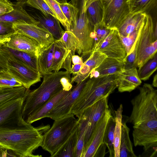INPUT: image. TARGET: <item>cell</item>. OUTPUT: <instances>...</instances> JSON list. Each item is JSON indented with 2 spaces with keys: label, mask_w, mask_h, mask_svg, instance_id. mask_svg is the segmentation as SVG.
<instances>
[{
  "label": "cell",
  "mask_w": 157,
  "mask_h": 157,
  "mask_svg": "<svg viewBox=\"0 0 157 157\" xmlns=\"http://www.w3.org/2000/svg\"><path fill=\"white\" fill-rule=\"evenodd\" d=\"M55 14L57 18L62 24L66 31H70V26L63 15L58 3L55 0H44Z\"/></svg>",
  "instance_id": "f35d334b"
},
{
  "label": "cell",
  "mask_w": 157,
  "mask_h": 157,
  "mask_svg": "<svg viewBox=\"0 0 157 157\" xmlns=\"http://www.w3.org/2000/svg\"><path fill=\"white\" fill-rule=\"evenodd\" d=\"M10 35H0V44H4L7 42L8 40L9 36Z\"/></svg>",
  "instance_id": "db71d44e"
},
{
  "label": "cell",
  "mask_w": 157,
  "mask_h": 157,
  "mask_svg": "<svg viewBox=\"0 0 157 157\" xmlns=\"http://www.w3.org/2000/svg\"><path fill=\"white\" fill-rule=\"evenodd\" d=\"M129 128L125 122L121 123V133L120 141L119 157H136L130 139Z\"/></svg>",
  "instance_id": "484cf974"
},
{
  "label": "cell",
  "mask_w": 157,
  "mask_h": 157,
  "mask_svg": "<svg viewBox=\"0 0 157 157\" xmlns=\"http://www.w3.org/2000/svg\"><path fill=\"white\" fill-rule=\"evenodd\" d=\"M79 132L76 146L75 157H82L85 146L86 122L81 117L78 118Z\"/></svg>",
  "instance_id": "d590c367"
},
{
  "label": "cell",
  "mask_w": 157,
  "mask_h": 157,
  "mask_svg": "<svg viewBox=\"0 0 157 157\" xmlns=\"http://www.w3.org/2000/svg\"><path fill=\"white\" fill-rule=\"evenodd\" d=\"M83 64H73L72 65L71 69V74H72L73 76L76 75L79 72Z\"/></svg>",
  "instance_id": "681fc988"
},
{
  "label": "cell",
  "mask_w": 157,
  "mask_h": 157,
  "mask_svg": "<svg viewBox=\"0 0 157 157\" xmlns=\"http://www.w3.org/2000/svg\"><path fill=\"white\" fill-rule=\"evenodd\" d=\"M26 89L23 86L0 88V106L10 101L23 98Z\"/></svg>",
  "instance_id": "f546056e"
},
{
  "label": "cell",
  "mask_w": 157,
  "mask_h": 157,
  "mask_svg": "<svg viewBox=\"0 0 157 157\" xmlns=\"http://www.w3.org/2000/svg\"><path fill=\"white\" fill-rule=\"evenodd\" d=\"M96 49L104 53L108 57L123 62L126 56L125 48L117 29H111L102 42Z\"/></svg>",
  "instance_id": "7c38bea8"
},
{
  "label": "cell",
  "mask_w": 157,
  "mask_h": 157,
  "mask_svg": "<svg viewBox=\"0 0 157 157\" xmlns=\"http://www.w3.org/2000/svg\"><path fill=\"white\" fill-rule=\"evenodd\" d=\"M78 132V125L53 157H75Z\"/></svg>",
  "instance_id": "4316f807"
},
{
  "label": "cell",
  "mask_w": 157,
  "mask_h": 157,
  "mask_svg": "<svg viewBox=\"0 0 157 157\" xmlns=\"http://www.w3.org/2000/svg\"><path fill=\"white\" fill-rule=\"evenodd\" d=\"M71 74L68 73L62 77L60 79L63 89L66 91L71 90L72 87V84L71 82Z\"/></svg>",
  "instance_id": "bcb514c9"
},
{
  "label": "cell",
  "mask_w": 157,
  "mask_h": 157,
  "mask_svg": "<svg viewBox=\"0 0 157 157\" xmlns=\"http://www.w3.org/2000/svg\"><path fill=\"white\" fill-rule=\"evenodd\" d=\"M0 52L7 59H9L24 64L33 70L39 71L37 57L32 54L0 44Z\"/></svg>",
  "instance_id": "e0dca14e"
},
{
  "label": "cell",
  "mask_w": 157,
  "mask_h": 157,
  "mask_svg": "<svg viewBox=\"0 0 157 157\" xmlns=\"http://www.w3.org/2000/svg\"><path fill=\"white\" fill-rule=\"evenodd\" d=\"M22 5H13V10L10 12L0 16V21L12 23H23L38 25V22L29 15L23 8Z\"/></svg>",
  "instance_id": "7402d4cb"
},
{
  "label": "cell",
  "mask_w": 157,
  "mask_h": 157,
  "mask_svg": "<svg viewBox=\"0 0 157 157\" xmlns=\"http://www.w3.org/2000/svg\"><path fill=\"white\" fill-rule=\"evenodd\" d=\"M86 0H71L70 3L77 9V13L70 31L78 39L80 45L79 55L83 58L90 55L94 45V26L89 22L86 15Z\"/></svg>",
  "instance_id": "5b68a950"
},
{
  "label": "cell",
  "mask_w": 157,
  "mask_h": 157,
  "mask_svg": "<svg viewBox=\"0 0 157 157\" xmlns=\"http://www.w3.org/2000/svg\"><path fill=\"white\" fill-rule=\"evenodd\" d=\"M109 109L97 122L85 144L82 157H94L97 150L103 142L105 130L108 120L112 116Z\"/></svg>",
  "instance_id": "8fae6325"
},
{
  "label": "cell",
  "mask_w": 157,
  "mask_h": 157,
  "mask_svg": "<svg viewBox=\"0 0 157 157\" xmlns=\"http://www.w3.org/2000/svg\"><path fill=\"white\" fill-rule=\"evenodd\" d=\"M152 85L154 87H157V75L156 74L153 77Z\"/></svg>",
  "instance_id": "11a10c76"
},
{
  "label": "cell",
  "mask_w": 157,
  "mask_h": 157,
  "mask_svg": "<svg viewBox=\"0 0 157 157\" xmlns=\"http://www.w3.org/2000/svg\"><path fill=\"white\" fill-rule=\"evenodd\" d=\"M101 0L104 9L102 21L110 29H117L130 13L128 0Z\"/></svg>",
  "instance_id": "ba28073f"
},
{
  "label": "cell",
  "mask_w": 157,
  "mask_h": 157,
  "mask_svg": "<svg viewBox=\"0 0 157 157\" xmlns=\"http://www.w3.org/2000/svg\"><path fill=\"white\" fill-rule=\"evenodd\" d=\"M7 150L0 145V157H7Z\"/></svg>",
  "instance_id": "f5cc1de1"
},
{
  "label": "cell",
  "mask_w": 157,
  "mask_h": 157,
  "mask_svg": "<svg viewBox=\"0 0 157 157\" xmlns=\"http://www.w3.org/2000/svg\"><path fill=\"white\" fill-rule=\"evenodd\" d=\"M146 13H130L117 29L119 35L126 36L138 29L143 21Z\"/></svg>",
  "instance_id": "603a6c76"
},
{
  "label": "cell",
  "mask_w": 157,
  "mask_h": 157,
  "mask_svg": "<svg viewBox=\"0 0 157 157\" xmlns=\"http://www.w3.org/2000/svg\"><path fill=\"white\" fill-rule=\"evenodd\" d=\"M115 124L114 117L112 115L108 120L103 139V142L108 148L110 157H114L113 133Z\"/></svg>",
  "instance_id": "1f68e13d"
},
{
  "label": "cell",
  "mask_w": 157,
  "mask_h": 157,
  "mask_svg": "<svg viewBox=\"0 0 157 157\" xmlns=\"http://www.w3.org/2000/svg\"><path fill=\"white\" fill-rule=\"evenodd\" d=\"M58 4L63 15L67 20L71 30V27L75 21L77 13L76 8L70 2L58 3Z\"/></svg>",
  "instance_id": "60d3db41"
},
{
  "label": "cell",
  "mask_w": 157,
  "mask_h": 157,
  "mask_svg": "<svg viewBox=\"0 0 157 157\" xmlns=\"http://www.w3.org/2000/svg\"><path fill=\"white\" fill-rule=\"evenodd\" d=\"M71 62L73 64H82L84 63L83 59L82 57L75 55L72 56Z\"/></svg>",
  "instance_id": "f907efd6"
},
{
  "label": "cell",
  "mask_w": 157,
  "mask_h": 157,
  "mask_svg": "<svg viewBox=\"0 0 157 157\" xmlns=\"http://www.w3.org/2000/svg\"><path fill=\"white\" fill-rule=\"evenodd\" d=\"M50 127L49 125L34 127L31 124L0 127V145L18 157H41L33 153L41 146L44 134Z\"/></svg>",
  "instance_id": "7a4b0ae2"
},
{
  "label": "cell",
  "mask_w": 157,
  "mask_h": 157,
  "mask_svg": "<svg viewBox=\"0 0 157 157\" xmlns=\"http://www.w3.org/2000/svg\"><path fill=\"white\" fill-rule=\"evenodd\" d=\"M26 2L31 6L40 10L43 14H50L57 18L55 14L44 0H27Z\"/></svg>",
  "instance_id": "b9f144b4"
},
{
  "label": "cell",
  "mask_w": 157,
  "mask_h": 157,
  "mask_svg": "<svg viewBox=\"0 0 157 157\" xmlns=\"http://www.w3.org/2000/svg\"><path fill=\"white\" fill-rule=\"evenodd\" d=\"M37 21L38 26L51 33L56 39L59 40L62 36L64 31L57 18L50 14H43L39 17Z\"/></svg>",
  "instance_id": "d4e9b609"
},
{
  "label": "cell",
  "mask_w": 157,
  "mask_h": 157,
  "mask_svg": "<svg viewBox=\"0 0 157 157\" xmlns=\"http://www.w3.org/2000/svg\"><path fill=\"white\" fill-rule=\"evenodd\" d=\"M107 56L98 49L94 50L84 62L79 72L71 78V83H78L89 77L91 71L98 67Z\"/></svg>",
  "instance_id": "ac0fdd59"
},
{
  "label": "cell",
  "mask_w": 157,
  "mask_h": 157,
  "mask_svg": "<svg viewBox=\"0 0 157 157\" xmlns=\"http://www.w3.org/2000/svg\"><path fill=\"white\" fill-rule=\"evenodd\" d=\"M7 61V59L0 52V67L6 68Z\"/></svg>",
  "instance_id": "816d5d0a"
},
{
  "label": "cell",
  "mask_w": 157,
  "mask_h": 157,
  "mask_svg": "<svg viewBox=\"0 0 157 157\" xmlns=\"http://www.w3.org/2000/svg\"><path fill=\"white\" fill-rule=\"evenodd\" d=\"M139 90L138 94L131 101L132 110L128 119L133 125L134 145L143 146L147 155L156 157L157 90L147 83Z\"/></svg>",
  "instance_id": "6da1fadb"
},
{
  "label": "cell",
  "mask_w": 157,
  "mask_h": 157,
  "mask_svg": "<svg viewBox=\"0 0 157 157\" xmlns=\"http://www.w3.org/2000/svg\"><path fill=\"white\" fill-rule=\"evenodd\" d=\"M0 88H1V87H0Z\"/></svg>",
  "instance_id": "91938a15"
},
{
  "label": "cell",
  "mask_w": 157,
  "mask_h": 157,
  "mask_svg": "<svg viewBox=\"0 0 157 157\" xmlns=\"http://www.w3.org/2000/svg\"><path fill=\"white\" fill-rule=\"evenodd\" d=\"M22 86L21 82L12 76L6 68L0 70V87H13Z\"/></svg>",
  "instance_id": "ab89813d"
},
{
  "label": "cell",
  "mask_w": 157,
  "mask_h": 157,
  "mask_svg": "<svg viewBox=\"0 0 157 157\" xmlns=\"http://www.w3.org/2000/svg\"><path fill=\"white\" fill-rule=\"evenodd\" d=\"M23 98L10 101L0 106V127L30 124L26 122L22 117Z\"/></svg>",
  "instance_id": "9c48e42d"
},
{
  "label": "cell",
  "mask_w": 157,
  "mask_h": 157,
  "mask_svg": "<svg viewBox=\"0 0 157 157\" xmlns=\"http://www.w3.org/2000/svg\"><path fill=\"white\" fill-rule=\"evenodd\" d=\"M75 115L70 114L54 120L52 126L44 134L41 147L53 155L78 125Z\"/></svg>",
  "instance_id": "8992f818"
},
{
  "label": "cell",
  "mask_w": 157,
  "mask_h": 157,
  "mask_svg": "<svg viewBox=\"0 0 157 157\" xmlns=\"http://www.w3.org/2000/svg\"><path fill=\"white\" fill-rule=\"evenodd\" d=\"M108 98V97H105L99 99L85 109L78 117H82L86 122L85 145L96 123L109 109Z\"/></svg>",
  "instance_id": "4fadbf2b"
},
{
  "label": "cell",
  "mask_w": 157,
  "mask_h": 157,
  "mask_svg": "<svg viewBox=\"0 0 157 157\" xmlns=\"http://www.w3.org/2000/svg\"><path fill=\"white\" fill-rule=\"evenodd\" d=\"M143 22L138 29L127 36H123L119 35L122 44L125 48L126 52V56L131 53L134 49L140 34Z\"/></svg>",
  "instance_id": "e575fe53"
},
{
  "label": "cell",
  "mask_w": 157,
  "mask_h": 157,
  "mask_svg": "<svg viewBox=\"0 0 157 157\" xmlns=\"http://www.w3.org/2000/svg\"><path fill=\"white\" fill-rule=\"evenodd\" d=\"M124 69L123 61L107 57L98 67L91 71L89 77L90 78H97L118 75Z\"/></svg>",
  "instance_id": "d6986e66"
},
{
  "label": "cell",
  "mask_w": 157,
  "mask_h": 157,
  "mask_svg": "<svg viewBox=\"0 0 157 157\" xmlns=\"http://www.w3.org/2000/svg\"><path fill=\"white\" fill-rule=\"evenodd\" d=\"M118 90L120 92H131L142 83L136 67L124 69L118 74Z\"/></svg>",
  "instance_id": "ffe728a7"
},
{
  "label": "cell",
  "mask_w": 157,
  "mask_h": 157,
  "mask_svg": "<svg viewBox=\"0 0 157 157\" xmlns=\"http://www.w3.org/2000/svg\"><path fill=\"white\" fill-rule=\"evenodd\" d=\"M54 42L52 68L53 72H57L62 69L66 57L69 52L71 51L67 49L58 40L55 39Z\"/></svg>",
  "instance_id": "f1b7e54d"
},
{
  "label": "cell",
  "mask_w": 157,
  "mask_h": 157,
  "mask_svg": "<svg viewBox=\"0 0 157 157\" xmlns=\"http://www.w3.org/2000/svg\"><path fill=\"white\" fill-rule=\"evenodd\" d=\"M57 2L59 3H67L66 0H55Z\"/></svg>",
  "instance_id": "6f0895ef"
},
{
  "label": "cell",
  "mask_w": 157,
  "mask_h": 157,
  "mask_svg": "<svg viewBox=\"0 0 157 157\" xmlns=\"http://www.w3.org/2000/svg\"><path fill=\"white\" fill-rule=\"evenodd\" d=\"M118 86V75L87 80L70 112L78 117L87 107L99 99L109 97Z\"/></svg>",
  "instance_id": "277c9868"
},
{
  "label": "cell",
  "mask_w": 157,
  "mask_h": 157,
  "mask_svg": "<svg viewBox=\"0 0 157 157\" xmlns=\"http://www.w3.org/2000/svg\"><path fill=\"white\" fill-rule=\"evenodd\" d=\"M13 26L16 33L25 35L36 41L41 49L48 47L55 39L47 31L36 25L15 23L13 24Z\"/></svg>",
  "instance_id": "5bb4252c"
},
{
  "label": "cell",
  "mask_w": 157,
  "mask_h": 157,
  "mask_svg": "<svg viewBox=\"0 0 157 157\" xmlns=\"http://www.w3.org/2000/svg\"><path fill=\"white\" fill-rule=\"evenodd\" d=\"M95 0H86V8L89 5Z\"/></svg>",
  "instance_id": "9f6ffc18"
},
{
  "label": "cell",
  "mask_w": 157,
  "mask_h": 157,
  "mask_svg": "<svg viewBox=\"0 0 157 157\" xmlns=\"http://www.w3.org/2000/svg\"><path fill=\"white\" fill-rule=\"evenodd\" d=\"M157 0H128L130 13H143L156 4Z\"/></svg>",
  "instance_id": "836d02e7"
},
{
  "label": "cell",
  "mask_w": 157,
  "mask_h": 157,
  "mask_svg": "<svg viewBox=\"0 0 157 157\" xmlns=\"http://www.w3.org/2000/svg\"><path fill=\"white\" fill-rule=\"evenodd\" d=\"M122 112L123 106L121 104L115 111V117H114L115 123L113 133L114 157H119Z\"/></svg>",
  "instance_id": "4dcf8cb0"
},
{
  "label": "cell",
  "mask_w": 157,
  "mask_h": 157,
  "mask_svg": "<svg viewBox=\"0 0 157 157\" xmlns=\"http://www.w3.org/2000/svg\"><path fill=\"white\" fill-rule=\"evenodd\" d=\"M13 25L11 23L0 21V35H10L15 33Z\"/></svg>",
  "instance_id": "ee69618b"
},
{
  "label": "cell",
  "mask_w": 157,
  "mask_h": 157,
  "mask_svg": "<svg viewBox=\"0 0 157 157\" xmlns=\"http://www.w3.org/2000/svg\"><path fill=\"white\" fill-rule=\"evenodd\" d=\"M111 29L107 27L102 21L95 25L94 26V50L97 48L102 42Z\"/></svg>",
  "instance_id": "74e56055"
},
{
  "label": "cell",
  "mask_w": 157,
  "mask_h": 157,
  "mask_svg": "<svg viewBox=\"0 0 157 157\" xmlns=\"http://www.w3.org/2000/svg\"><path fill=\"white\" fill-rule=\"evenodd\" d=\"M4 44L10 48L30 53L37 57L41 49L40 44L34 39L16 32L9 36Z\"/></svg>",
  "instance_id": "2e32d148"
},
{
  "label": "cell",
  "mask_w": 157,
  "mask_h": 157,
  "mask_svg": "<svg viewBox=\"0 0 157 157\" xmlns=\"http://www.w3.org/2000/svg\"><path fill=\"white\" fill-rule=\"evenodd\" d=\"M86 15L90 23L92 25L102 21L104 9L101 0H95L86 8Z\"/></svg>",
  "instance_id": "83f0119b"
},
{
  "label": "cell",
  "mask_w": 157,
  "mask_h": 157,
  "mask_svg": "<svg viewBox=\"0 0 157 157\" xmlns=\"http://www.w3.org/2000/svg\"><path fill=\"white\" fill-rule=\"evenodd\" d=\"M6 66L8 72L26 89L41 81L42 76L39 72L18 62L8 59Z\"/></svg>",
  "instance_id": "30bf717a"
},
{
  "label": "cell",
  "mask_w": 157,
  "mask_h": 157,
  "mask_svg": "<svg viewBox=\"0 0 157 157\" xmlns=\"http://www.w3.org/2000/svg\"><path fill=\"white\" fill-rule=\"evenodd\" d=\"M13 4L8 0H0V16L9 13L13 10Z\"/></svg>",
  "instance_id": "f6af8a7d"
},
{
  "label": "cell",
  "mask_w": 157,
  "mask_h": 157,
  "mask_svg": "<svg viewBox=\"0 0 157 157\" xmlns=\"http://www.w3.org/2000/svg\"><path fill=\"white\" fill-rule=\"evenodd\" d=\"M86 79L77 83L73 89L60 101L48 114L46 117L55 120L70 114L71 108L79 95Z\"/></svg>",
  "instance_id": "9a60e30c"
},
{
  "label": "cell",
  "mask_w": 157,
  "mask_h": 157,
  "mask_svg": "<svg viewBox=\"0 0 157 157\" xmlns=\"http://www.w3.org/2000/svg\"><path fill=\"white\" fill-rule=\"evenodd\" d=\"M137 44L138 40L134 50L129 55L126 56L124 61V69L137 67L136 58Z\"/></svg>",
  "instance_id": "7bdbcfd3"
},
{
  "label": "cell",
  "mask_w": 157,
  "mask_h": 157,
  "mask_svg": "<svg viewBox=\"0 0 157 157\" xmlns=\"http://www.w3.org/2000/svg\"><path fill=\"white\" fill-rule=\"evenodd\" d=\"M2 68H2V67H0V69H2Z\"/></svg>",
  "instance_id": "680465c9"
},
{
  "label": "cell",
  "mask_w": 157,
  "mask_h": 157,
  "mask_svg": "<svg viewBox=\"0 0 157 157\" xmlns=\"http://www.w3.org/2000/svg\"><path fill=\"white\" fill-rule=\"evenodd\" d=\"M154 28L151 17L146 13L138 40L136 60L138 70L157 53V35Z\"/></svg>",
  "instance_id": "52a82bcc"
},
{
  "label": "cell",
  "mask_w": 157,
  "mask_h": 157,
  "mask_svg": "<svg viewBox=\"0 0 157 157\" xmlns=\"http://www.w3.org/2000/svg\"><path fill=\"white\" fill-rule=\"evenodd\" d=\"M107 147L103 142L98 148L94 157H103L106 154V149Z\"/></svg>",
  "instance_id": "c3c4849f"
},
{
  "label": "cell",
  "mask_w": 157,
  "mask_h": 157,
  "mask_svg": "<svg viewBox=\"0 0 157 157\" xmlns=\"http://www.w3.org/2000/svg\"><path fill=\"white\" fill-rule=\"evenodd\" d=\"M54 41L47 47L42 49L38 56L39 71L41 76L51 74L53 72L52 67Z\"/></svg>",
  "instance_id": "cb8c5ba5"
},
{
  "label": "cell",
  "mask_w": 157,
  "mask_h": 157,
  "mask_svg": "<svg viewBox=\"0 0 157 157\" xmlns=\"http://www.w3.org/2000/svg\"><path fill=\"white\" fill-rule=\"evenodd\" d=\"M68 73L66 71L53 72L43 76V81L37 88L32 90L26 89L22 107V115L25 121L29 116L63 90L60 79Z\"/></svg>",
  "instance_id": "3957f363"
},
{
  "label": "cell",
  "mask_w": 157,
  "mask_h": 157,
  "mask_svg": "<svg viewBox=\"0 0 157 157\" xmlns=\"http://www.w3.org/2000/svg\"><path fill=\"white\" fill-rule=\"evenodd\" d=\"M58 40L67 49L79 54L80 45L78 40L71 31H64L61 37Z\"/></svg>",
  "instance_id": "d6a6232c"
},
{
  "label": "cell",
  "mask_w": 157,
  "mask_h": 157,
  "mask_svg": "<svg viewBox=\"0 0 157 157\" xmlns=\"http://www.w3.org/2000/svg\"><path fill=\"white\" fill-rule=\"evenodd\" d=\"M71 90L66 91L62 90L29 116L25 121L31 124L34 122L46 117L48 114L56 105L69 93Z\"/></svg>",
  "instance_id": "44dd1931"
},
{
  "label": "cell",
  "mask_w": 157,
  "mask_h": 157,
  "mask_svg": "<svg viewBox=\"0 0 157 157\" xmlns=\"http://www.w3.org/2000/svg\"><path fill=\"white\" fill-rule=\"evenodd\" d=\"M75 52L70 51L66 57L63 64L62 68L65 69L66 71L71 74V63L72 57L75 55Z\"/></svg>",
  "instance_id": "7dc6e473"
},
{
  "label": "cell",
  "mask_w": 157,
  "mask_h": 157,
  "mask_svg": "<svg viewBox=\"0 0 157 157\" xmlns=\"http://www.w3.org/2000/svg\"><path fill=\"white\" fill-rule=\"evenodd\" d=\"M157 69V53L153 57L138 70L139 77L142 81L148 80Z\"/></svg>",
  "instance_id": "8d00e7d4"
}]
</instances>
